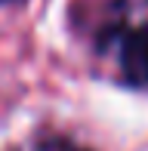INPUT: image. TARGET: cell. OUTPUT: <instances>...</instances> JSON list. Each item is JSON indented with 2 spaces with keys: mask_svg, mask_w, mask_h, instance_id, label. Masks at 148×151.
<instances>
[{
  "mask_svg": "<svg viewBox=\"0 0 148 151\" xmlns=\"http://www.w3.org/2000/svg\"><path fill=\"white\" fill-rule=\"evenodd\" d=\"M99 52L130 86L148 90V0H117L99 28Z\"/></svg>",
  "mask_w": 148,
  "mask_h": 151,
  "instance_id": "cell-1",
  "label": "cell"
},
{
  "mask_svg": "<svg viewBox=\"0 0 148 151\" xmlns=\"http://www.w3.org/2000/svg\"><path fill=\"white\" fill-rule=\"evenodd\" d=\"M22 151H90V148H80L68 139H40V142H34V145H28Z\"/></svg>",
  "mask_w": 148,
  "mask_h": 151,
  "instance_id": "cell-2",
  "label": "cell"
},
{
  "mask_svg": "<svg viewBox=\"0 0 148 151\" xmlns=\"http://www.w3.org/2000/svg\"><path fill=\"white\" fill-rule=\"evenodd\" d=\"M0 3H12V0H0Z\"/></svg>",
  "mask_w": 148,
  "mask_h": 151,
  "instance_id": "cell-3",
  "label": "cell"
}]
</instances>
